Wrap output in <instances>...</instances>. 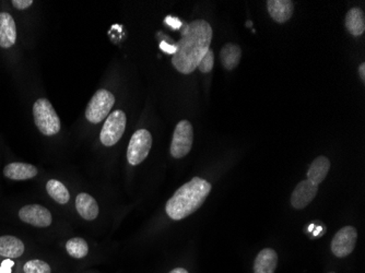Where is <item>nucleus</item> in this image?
I'll return each instance as SVG.
<instances>
[{"mask_svg": "<svg viewBox=\"0 0 365 273\" xmlns=\"http://www.w3.org/2000/svg\"><path fill=\"white\" fill-rule=\"evenodd\" d=\"M33 118L42 135H54L61 131V119L52 103L46 98H38L33 104Z\"/></svg>", "mask_w": 365, "mask_h": 273, "instance_id": "3", "label": "nucleus"}, {"mask_svg": "<svg viewBox=\"0 0 365 273\" xmlns=\"http://www.w3.org/2000/svg\"><path fill=\"white\" fill-rule=\"evenodd\" d=\"M241 57L242 51L237 45L229 43L221 49V63L227 71H233L235 68H237L241 61Z\"/></svg>", "mask_w": 365, "mask_h": 273, "instance_id": "19", "label": "nucleus"}, {"mask_svg": "<svg viewBox=\"0 0 365 273\" xmlns=\"http://www.w3.org/2000/svg\"><path fill=\"white\" fill-rule=\"evenodd\" d=\"M194 141V130L188 120L178 123L174 130L171 143V155L175 159H182L190 153Z\"/></svg>", "mask_w": 365, "mask_h": 273, "instance_id": "7", "label": "nucleus"}, {"mask_svg": "<svg viewBox=\"0 0 365 273\" xmlns=\"http://www.w3.org/2000/svg\"><path fill=\"white\" fill-rule=\"evenodd\" d=\"M314 227H315V225H309V232L313 231Z\"/></svg>", "mask_w": 365, "mask_h": 273, "instance_id": "30", "label": "nucleus"}, {"mask_svg": "<svg viewBox=\"0 0 365 273\" xmlns=\"http://www.w3.org/2000/svg\"><path fill=\"white\" fill-rule=\"evenodd\" d=\"M212 29L205 20H195L186 26L182 38L175 44L172 63L184 75L194 73L210 49Z\"/></svg>", "mask_w": 365, "mask_h": 273, "instance_id": "1", "label": "nucleus"}, {"mask_svg": "<svg viewBox=\"0 0 365 273\" xmlns=\"http://www.w3.org/2000/svg\"><path fill=\"white\" fill-rule=\"evenodd\" d=\"M329 170V159L326 157H319L314 160L313 163L309 166V170H307V180H311L315 185H319L324 182Z\"/></svg>", "mask_w": 365, "mask_h": 273, "instance_id": "17", "label": "nucleus"}, {"mask_svg": "<svg viewBox=\"0 0 365 273\" xmlns=\"http://www.w3.org/2000/svg\"><path fill=\"white\" fill-rule=\"evenodd\" d=\"M22 271L24 273H52V268L44 260L31 259L22 266Z\"/></svg>", "mask_w": 365, "mask_h": 273, "instance_id": "22", "label": "nucleus"}, {"mask_svg": "<svg viewBox=\"0 0 365 273\" xmlns=\"http://www.w3.org/2000/svg\"><path fill=\"white\" fill-rule=\"evenodd\" d=\"M329 273H335V272H329Z\"/></svg>", "mask_w": 365, "mask_h": 273, "instance_id": "31", "label": "nucleus"}, {"mask_svg": "<svg viewBox=\"0 0 365 273\" xmlns=\"http://www.w3.org/2000/svg\"><path fill=\"white\" fill-rule=\"evenodd\" d=\"M210 192V182L194 177L176 190L165 205V211L174 221L185 219L204 205Z\"/></svg>", "mask_w": 365, "mask_h": 273, "instance_id": "2", "label": "nucleus"}, {"mask_svg": "<svg viewBox=\"0 0 365 273\" xmlns=\"http://www.w3.org/2000/svg\"><path fill=\"white\" fill-rule=\"evenodd\" d=\"M14 262L12 259H5L0 264V273H12Z\"/></svg>", "mask_w": 365, "mask_h": 273, "instance_id": "25", "label": "nucleus"}, {"mask_svg": "<svg viewBox=\"0 0 365 273\" xmlns=\"http://www.w3.org/2000/svg\"><path fill=\"white\" fill-rule=\"evenodd\" d=\"M165 22H167L168 24H170V26H172V28L178 29L180 26V22L178 21V19H173L171 16L167 18V19H165Z\"/></svg>", "mask_w": 365, "mask_h": 273, "instance_id": "26", "label": "nucleus"}, {"mask_svg": "<svg viewBox=\"0 0 365 273\" xmlns=\"http://www.w3.org/2000/svg\"><path fill=\"white\" fill-rule=\"evenodd\" d=\"M317 192H319V185H315L309 180H302L293 190L291 205L297 210L304 209L317 197Z\"/></svg>", "mask_w": 365, "mask_h": 273, "instance_id": "10", "label": "nucleus"}, {"mask_svg": "<svg viewBox=\"0 0 365 273\" xmlns=\"http://www.w3.org/2000/svg\"><path fill=\"white\" fill-rule=\"evenodd\" d=\"M46 192L51 198L54 199L59 205H66L68 203L71 199L67 187L57 180H49L46 184Z\"/></svg>", "mask_w": 365, "mask_h": 273, "instance_id": "20", "label": "nucleus"}, {"mask_svg": "<svg viewBox=\"0 0 365 273\" xmlns=\"http://www.w3.org/2000/svg\"><path fill=\"white\" fill-rule=\"evenodd\" d=\"M170 273H190L186 269L184 268H176L172 270Z\"/></svg>", "mask_w": 365, "mask_h": 273, "instance_id": "28", "label": "nucleus"}, {"mask_svg": "<svg viewBox=\"0 0 365 273\" xmlns=\"http://www.w3.org/2000/svg\"><path fill=\"white\" fill-rule=\"evenodd\" d=\"M153 147V135L145 129H139L131 137L127 150V160L131 165L143 163Z\"/></svg>", "mask_w": 365, "mask_h": 273, "instance_id": "5", "label": "nucleus"}, {"mask_svg": "<svg viewBox=\"0 0 365 273\" xmlns=\"http://www.w3.org/2000/svg\"><path fill=\"white\" fill-rule=\"evenodd\" d=\"M323 233H325V231H323V227H317V232H314V235L315 236H319V234H323Z\"/></svg>", "mask_w": 365, "mask_h": 273, "instance_id": "29", "label": "nucleus"}, {"mask_svg": "<svg viewBox=\"0 0 365 273\" xmlns=\"http://www.w3.org/2000/svg\"><path fill=\"white\" fill-rule=\"evenodd\" d=\"M33 4H34L33 0H12L11 1V5L14 6V8H16V10H20V11H24V10L32 7Z\"/></svg>", "mask_w": 365, "mask_h": 273, "instance_id": "24", "label": "nucleus"}, {"mask_svg": "<svg viewBox=\"0 0 365 273\" xmlns=\"http://www.w3.org/2000/svg\"><path fill=\"white\" fill-rule=\"evenodd\" d=\"M278 264V254L272 248H264L254 262V273H274Z\"/></svg>", "mask_w": 365, "mask_h": 273, "instance_id": "16", "label": "nucleus"}, {"mask_svg": "<svg viewBox=\"0 0 365 273\" xmlns=\"http://www.w3.org/2000/svg\"><path fill=\"white\" fill-rule=\"evenodd\" d=\"M267 8L270 16L278 24L289 21L294 11V6L290 0H269Z\"/></svg>", "mask_w": 365, "mask_h": 273, "instance_id": "14", "label": "nucleus"}, {"mask_svg": "<svg viewBox=\"0 0 365 273\" xmlns=\"http://www.w3.org/2000/svg\"><path fill=\"white\" fill-rule=\"evenodd\" d=\"M26 252V245L19 237L12 235L0 236V257L18 259Z\"/></svg>", "mask_w": 365, "mask_h": 273, "instance_id": "13", "label": "nucleus"}, {"mask_svg": "<svg viewBox=\"0 0 365 273\" xmlns=\"http://www.w3.org/2000/svg\"><path fill=\"white\" fill-rule=\"evenodd\" d=\"M76 209L80 217L87 220V221H93L98 215V205L93 197L89 194L81 192L76 198Z\"/></svg>", "mask_w": 365, "mask_h": 273, "instance_id": "15", "label": "nucleus"}, {"mask_svg": "<svg viewBox=\"0 0 365 273\" xmlns=\"http://www.w3.org/2000/svg\"><path fill=\"white\" fill-rule=\"evenodd\" d=\"M213 65H215V54L212 51L209 49L207 54L205 55L204 58L202 59L200 63H199V71H202V73H208L212 71Z\"/></svg>", "mask_w": 365, "mask_h": 273, "instance_id": "23", "label": "nucleus"}, {"mask_svg": "<svg viewBox=\"0 0 365 273\" xmlns=\"http://www.w3.org/2000/svg\"><path fill=\"white\" fill-rule=\"evenodd\" d=\"M358 232L354 227H344L337 232L331 241V252L336 257L349 256L356 247Z\"/></svg>", "mask_w": 365, "mask_h": 273, "instance_id": "9", "label": "nucleus"}, {"mask_svg": "<svg viewBox=\"0 0 365 273\" xmlns=\"http://www.w3.org/2000/svg\"><path fill=\"white\" fill-rule=\"evenodd\" d=\"M346 28L352 36H362L365 31L364 12L359 8H352L346 16Z\"/></svg>", "mask_w": 365, "mask_h": 273, "instance_id": "18", "label": "nucleus"}, {"mask_svg": "<svg viewBox=\"0 0 365 273\" xmlns=\"http://www.w3.org/2000/svg\"><path fill=\"white\" fill-rule=\"evenodd\" d=\"M3 174L8 180H29L38 176V170L32 164L11 162L4 168Z\"/></svg>", "mask_w": 365, "mask_h": 273, "instance_id": "12", "label": "nucleus"}, {"mask_svg": "<svg viewBox=\"0 0 365 273\" xmlns=\"http://www.w3.org/2000/svg\"><path fill=\"white\" fill-rule=\"evenodd\" d=\"M359 73H360L362 81H365V63H361L360 67H359Z\"/></svg>", "mask_w": 365, "mask_h": 273, "instance_id": "27", "label": "nucleus"}, {"mask_svg": "<svg viewBox=\"0 0 365 273\" xmlns=\"http://www.w3.org/2000/svg\"><path fill=\"white\" fill-rule=\"evenodd\" d=\"M18 31L14 16L9 12H0V47L9 49L16 44Z\"/></svg>", "mask_w": 365, "mask_h": 273, "instance_id": "11", "label": "nucleus"}, {"mask_svg": "<svg viewBox=\"0 0 365 273\" xmlns=\"http://www.w3.org/2000/svg\"><path fill=\"white\" fill-rule=\"evenodd\" d=\"M18 217L24 223L34 227L45 229L52 225V213L41 205H26L18 211Z\"/></svg>", "mask_w": 365, "mask_h": 273, "instance_id": "8", "label": "nucleus"}, {"mask_svg": "<svg viewBox=\"0 0 365 273\" xmlns=\"http://www.w3.org/2000/svg\"><path fill=\"white\" fill-rule=\"evenodd\" d=\"M66 249L71 254V257L81 259V258H85L89 252V246L83 238L75 237L67 242Z\"/></svg>", "mask_w": 365, "mask_h": 273, "instance_id": "21", "label": "nucleus"}, {"mask_svg": "<svg viewBox=\"0 0 365 273\" xmlns=\"http://www.w3.org/2000/svg\"><path fill=\"white\" fill-rule=\"evenodd\" d=\"M127 117L123 110H114L108 115L106 124L101 130L100 140L106 147H112L116 145L124 135L126 128Z\"/></svg>", "mask_w": 365, "mask_h": 273, "instance_id": "6", "label": "nucleus"}, {"mask_svg": "<svg viewBox=\"0 0 365 273\" xmlns=\"http://www.w3.org/2000/svg\"><path fill=\"white\" fill-rule=\"evenodd\" d=\"M115 98L108 90H98L92 96L86 110V117L92 124H100L108 116L114 106Z\"/></svg>", "mask_w": 365, "mask_h": 273, "instance_id": "4", "label": "nucleus"}]
</instances>
